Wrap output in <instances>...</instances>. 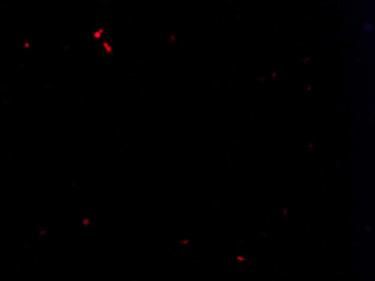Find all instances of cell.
<instances>
[{"mask_svg": "<svg viewBox=\"0 0 375 281\" xmlns=\"http://www.w3.org/2000/svg\"><path fill=\"white\" fill-rule=\"evenodd\" d=\"M363 30L364 32H372L373 30V25L371 24V22H365L363 24Z\"/></svg>", "mask_w": 375, "mask_h": 281, "instance_id": "obj_1", "label": "cell"}, {"mask_svg": "<svg viewBox=\"0 0 375 281\" xmlns=\"http://www.w3.org/2000/svg\"><path fill=\"white\" fill-rule=\"evenodd\" d=\"M238 260H239V261H245V259L241 258V256H239V258H238Z\"/></svg>", "mask_w": 375, "mask_h": 281, "instance_id": "obj_2", "label": "cell"}]
</instances>
